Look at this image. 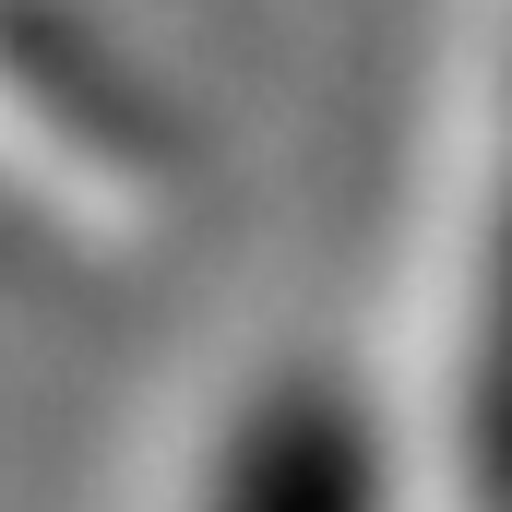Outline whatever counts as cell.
<instances>
[{"mask_svg": "<svg viewBox=\"0 0 512 512\" xmlns=\"http://www.w3.org/2000/svg\"><path fill=\"white\" fill-rule=\"evenodd\" d=\"M179 512H405V465H393L382 405L346 370L286 358L215 417Z\"/></svg>", "mask_w": 512, "mask_h": 512, "instance_id": "obj_1", "label": "cell"}, {"mask_svg": "<svg viewBox=\"0 0 512 512\" xmlns=\"http://www.w3.org/2000/svg\"><path fill=\"white\" fill-rule=\"evenodd\" d=\"M453 477L465 512H512V143L477 239V322H465V405H453Z\"/></svg>", "mask_w": 512, "mask_h": 512, "instance_id": "obj_2", "label": "cell"}]
</instances>
